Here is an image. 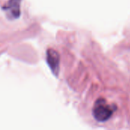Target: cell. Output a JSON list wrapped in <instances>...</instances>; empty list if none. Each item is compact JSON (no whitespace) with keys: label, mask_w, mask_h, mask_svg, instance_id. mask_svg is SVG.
<instances>
[{"label":"cell","mask_w":130,"mask_h":130,"mask_svg":"<svg viewBox=\"0 0 130 130\" xmlns=\"http://www.w3.org/2000/svg\"><path fill=\"white\" fill-rule=\"evenodd\" d=\"M46 61L52 72L56 76H58L59 72V56L58 53L53 49L47 50Z\"/></svg>","instance_id":"obj_3"},{"label":"cell","mask_w":130,"mask_h":130,"mask_svg":"<svg viewBox=\"0 0 130 130\" xmlns=\"http://www.w3.org/2000/svg\"><path fill=\"white\" fill-rule=\"evenodd\" d=\"M21 0H9L3 7V10L10 19H16L19 18L21 14Z\"/></svg>","instance_id":"obj_2"},{"label":"cell","mask_w":130,"mask_h":130,"mask_svg":"<svg viewBox=\"0 0 130 130\" xmlns=\"http://www.w3.org/2000/svg\"><path fill=\"white\" fill-rule=\"evenodd\" d=\"M113 113V107L109 105L104 100L99 99L96 101L93 109V115L98 121H107L111 117Z\"/></svg>","instance_id":"obj_1"}]
</instances>
